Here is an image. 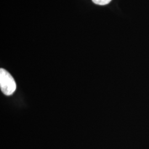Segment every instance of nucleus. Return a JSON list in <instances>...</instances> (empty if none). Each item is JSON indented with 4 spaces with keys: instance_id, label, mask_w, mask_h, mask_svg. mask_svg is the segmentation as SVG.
Here are the masks:
<instances>
[{
    "instance_id": "f257e3e1",
    "label": "nucleus",
    "mask_w": 149,
    "mask_h": 149,
    "mask_svg": "<svg viewBox=\"0 0 149 149\" xmlns=\"http://www.w3.org/2000/svg\"><path fill=\"white\" fill-rule=\"evenodd\" d=\"M0 87L7 96L12 95L16 90V84L11 74L4 69H0Z\"/></svg>"
},
{
    "instance_id": "f03ea898",
    "label": "nucleus",
    "mask_w": 149,
    "mask_h": 149,
    "mask_svg": "<svg viewBox=\"0 0 149 149\" xmlns=\"http://www.w3.org/2000/svg\"><path fill=\"white\" fill-rule=\"evenodd\" d=\"M92 2L97 5L104 6L109 3L112 0H92Z\"/></svg>"
}]
</instances>
